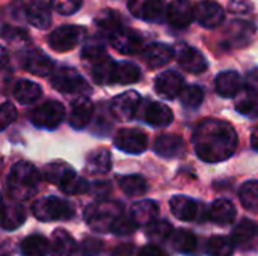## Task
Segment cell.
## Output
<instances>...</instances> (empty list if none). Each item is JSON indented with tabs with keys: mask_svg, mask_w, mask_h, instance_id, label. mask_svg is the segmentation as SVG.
Returning <instances> with one entry per match:
<instances>
[{
	"mask_svg": "<svg viewBox=\"0 0 258 256\" xmlns=\"http://www.w3.org/2000/svg\"><path fill=\"white\" fill-rule=\"evenodd\" d=\"M192 143L197 155L206 163L228 160L237 148L239 139L233 125L221 119H204L195 128Z\"/></svg>",
	"mask_w": 258,
	"mask_h": 256,
	"instance_id": "obj_1",
	"label": "cell"
},
{
	"mask_svg": "<svg viewBox=\"0 0 258 256\" xmlns=\"http://www.w3.org/2000/svg\"><path fill=\"white\" fill-rule=\"evenodd\" d=\"M41 175L36 167L27 161H18L12 166L6 178V189L12 199L27 201L36 195Z\"/></svg>",
	"mask_w": 258,
	"mask_h": 256,
	"instance_id": "obj_2",
	"label": "cell"
},
{
	"mask_svg": "<svg viewBox=\"0 0 258 256\" xmlns=\"http://www.w3.org/2000/svg\"><path fill=\"white\" fill-rule=\"evenodd\" d=\"M44 178L60 187L67 195H83L89 192V184L86 180L80 178L76 170L63 163V161H54L44 167Z\"/></svg>",
	"mask_w": 258,
	"mask_h": 256,
	"instance_id": "obj_3",
	"label": "cell"
},
{
	"mask_svg": "<svg viewBox=\"0 0 258 256\" xmlns=\"http://www.w3.org/2000/svg\"><path fill=\"white\" fill-rule=\"evenodd\" d=\"M122 216V205L113 201L92 204L85 211V220L97 232H109L118 217Z\"/></svg>",
	"mask_w": 258,
	"mask_h": 256,
	"instance_id": "obj_4",
	"label": "cell"
},
{
	"mask_svg": "<svg viewBox=\"0 0 258 256\" xmlns=\"http://www.w3.org/2000/svg\"><path fill=\"white\" fill-rule=\"evenodd\" d=\"M33 216L41 222H56V220H70L74 217V205L65 199L48 196L41 198L32 205Z\"/></svg>",
	"mask_w": 258,
	"mask_h": 256,
	"instance_id": "obj_5",
	"label": "cell"
},
{
	"mask_svg": "<svg viewBox=\"0 0 258 256\" xmlns=\"http://www.w3.org/2000/svg\"><path fill=\"white\" fill-rule=\"evenodd\" d=\"M63 119H65V107L62 103L56 100L45 101L44 104L38 106L30 112V122L35 127L44 130L57 128Z\"/></svg>",
	"mask_w": 258,
	"mask_h": 256,
	"instance_id": "obj_6",
	"label": "cell"
},
{
	"mask_svg": "<svg viewBox=\"0 0 258 256\" xmlns=\"http://www.w3.org/2000/svg\"><path fill=\"white\" fill-rule=\"evenodd\" d=\"M86 35L85 29L80 26H60L57 29H54L50 35H48V45L51 50L57 51V53H65L73 50Z\"/></svg>",
	"mask_w": 258,
	"mask_h": 256,
	"instance_id": "obj_7",
	"label": "cell"
},
{
	"mask_svg": "<svg viewBox=\"0 0 258 256\" xmlns=\"http://www.w3.org/2000/svg\"><path fill=\"white\" fill-rule=\"evenodd\" d=\"M51 86L62 94H85L89 92L86 80L73 68H60L51 77Z\"/></svg>",
	"mask_w": 258,
	"mask_h": 256,
	"instance_id": "obj_8",
	"label": "cell"
},
{
	"mask_svg": "<svg viewBox=\"0 0 258 256\" xmlns=\"http://www.w3.org/2000/svg\"><path fill=\"white\" fill-rule=\"evenodd\" d=\"M115 146L127 154H142L148 148V137L139 128H122L113 139Z\"/></svg>",
	"mask_w": 258,
	"mask_h": 256,
	"instance_id": "obj_9",
	"label": "cell"
},
{
	"mask_svg": "<svg viewBox=\"0 0 258 256\" xmlns=\"http://www.w3.org/2000/svg\"><path fill=\"white\" fill-rule=\"evenodd\" d=\"M174 56L178 65L190 74H201L209 68L204 54L195 47H190L187 44H178L174 50Z\"/></svg>",
	"mask_w": 258,
	"mask_h": 256,
	"instance_id": "obj_10",
	"label": "cell"
},
{
	"mask_svg": "<svg viewBox=\"0 0 258 256\" xmlns=\"http://www.w3.org/2000/svg\"><path fill=\"white\" fill-rule=\"evenodd\" d=\"M128 11L144 21L160 23L166 17L165 0H128Z\"/></svg>",
	"mask_w": 258,
	"mask_h": 256,
	"instance_id": "obj_11",
	"label": "cell"
},
{
	"mask_svg": "<svg viewBox=\"0 0 258 256\" xmlns=\"http://www.w3.org/2000/svg\"><path fill=\"white\" fill-rule=\"evenodd\" d=\"M194 15L197 21L206 29H215L221 26L225 20L224 8L215 0H201L194 8Z\"/></svg>",
	"mask_w": 258,
	"mask_h": 256,
	"instance_id": "obj_12",
	"label": "cell"
},
{
	"mask_svg": "<svg viewBox=\"0 0 258 256\" xmlns=\"http://www.w3.org/2000/svg\"><path fill=\"white\" fill-rule=\"evenodd\" d=\"M109 39H110L112 47L122 54L138 53L144 45V39H142L141 33H138L136 30L127 29V27L116 29L113 33L109 35Z\"/></svg>",
	"mask_w": 258,
	"mask_h": 256,
	"instance_id": "obj_13",
	"label": "cell"
},
{
	"mask_svg": "<svg viewBox=\"0 0 258 256\" xmlns=\"http://www.w3.org/2000/svg\"><path fill=\"white\" fill-rule=\"evenodd\" d=\"M139 104H141V95L136 91H127L116 95L112 100L110 112L119 121H130L136 115Z\"/></svg>",
	"mask_w": 258,
	"mask_h": 256,
	"instance_id": "obj_14",
	"label": "cell"
},
{
	"mask_svg": "<svg viewBox=\"0 0 258 256\" xmlns=\"http://www.w3.org/2000/svg\"><path fill=\"white\" fill-rule=\"evenodd\" d=\"M183 86H184V78L177 71H165L159 74L154 81L156 94L165 100H174L175 97H178Z\"/></svg>",
	"mask_w": 258,
	"mask_h": 256,
	"instance_id": "obj_15",
	"label": "cell"
},
{
	"mask_svg": "<svg viewBox=\"0 0 258 256\" xmlns=\"http://www.w3.org/2000/svg\"><path fill=\"white\" fill-rule=\"evenodd\" d=\"M153 149L157 155H160L163 158H177L184 154L186 145H184V140L181 136L166 133V134H160L154 140Z\"/></svg>",
	"mask_w": 258,
	"mask_h": 256,
	"instance_id": "obj_16",
	"label": "cell"
},
{
	"mask_svg": "<svg viewBox=\"0 0 258 256\" xmlns=\"http://www.w3.org/2000/svg\"><path fill=\"white\" fill-rule=\"evenodd\" d=\"M166 18L174 27L184 29L195 18L194 5L190 3V0H172L166 8Z\"/></svg>",
	"mask_w": 258,
	"mask_h": 256,
	"instance_id": "obj_17",
	"label": "cell"
},
{
	"mask_svg": "<svg viewBox=\"0 0 258 256\" xmlns=\"http://www.w3.org/2000/svg\"><path fill=\"white\" fill-rule=\"evenodd\" d=\"M236 247L240 249H254L258 246V225L254 220L243 219L236 225L231 237Z\"/></svg>",
	"mask_w": 258,
	"mask_h": 256,
	"instance_id": "obj_18",
	"label": "cell"
},
{
	"mask_svg": "<svg viewBox=\"0 0 258 256\" xmlns=\"http://www.w3.org/2000/svg\"><path fill=\"white\" fill-rule=\"evenodd\" d=\"M23 66H24V69H27L29 72H32L35 75L45 77V75L51 74V71L54 68V63L39 48H32V50L24 53Z\"/></svg>",
	"mask_w": 258,
	"mask_h": 256,
	"instance_id": "obj_19",
	"label": "cell"
},
{
	"mask_svg": "<svg viewBox=\"0 0 258 256\" xmlns=\"http://www.w3.org/2000/svg\"><path fill=\"white\" fill-rule=\"evenodd\" d=\"M215 89L216 94L224 98L237 97L243 89V80L239 72L236 71H224L218 74L215 78Z\"/></svg>",
	"mask_w": 258,
	"mask_h": 256,
	"instance_id": "obj_20",
	"label": "cell"
},
{
	"mask_svg": "<svg viewBox=\"0 0 258 256\" xmlns=\"http://www.w3.org/2000/svg\"><path fill=\"white\" fill-rule=\"evenodd\" d=\"M172 57H174V48L169 47L168 44H162V42H154V44L145 47V50L142 53V59L145 60L147 66L151 69L165 66L166 63L171 62Z\"/></svg>",
	"mask_w": 258,
	"mask_h": 256,
	"instance_id": "obj_21",
	"label": "cell"
},
{
	"mask_svg": "<svg viewBox=\"0 0 258 256\" xmlns=\"http://www.w3.org/2000/svg\"><path fill=\"white\" fill-rule=\"evenodd\" d=\"M91 65V75L98 84H112V75L115 69V60L106 53L88 60Z\"/></svg>",
	"mask_w": 258,
	"mask_h": 256,
	"instance_id": "obj_22",
	"label": "cell"
},
{
	"mask_svg": "<svg viewBox=\"0 0 258 256\" xmlns=\"http://www.w3.org/2000/svg\"><path fill=\"white\" fill-rule=\"evenodd\" d=\"M94 115V104L89 98L80 97L71 104V113H70V124L76 130L85 128Z\"/></svg>",
	"mask_w": 258,
	"mask_h": 256,
	"instance_id": "obj_23",
	"label": "cell"
},
{
	"mask_svg": "<svg viewBox=\"0 0 258 256\" xmlns=\"http://www.w3.org/2000/svg\"><path fill=\"white\" fill-rule=\"evenodd\" d=\"M26 20L36 29H47L51 24V8L42 0H33L27 5Z\"/></svg>",
	"mask_w": 258,
	"mask_h": 256,
	"instance_id": "obj_24",
	"label": "cell"
},
{
	"mask_svg": "<svg viewBox=\"0 0 258 256\" xmlns=\"http://www.w3.org/2000/svg\"><path fill=\"white\" fill-rule=\"evenodd\" d=\"M171 213L181 222H192L197 219L198 214V204L183 195H177L169 201Z\"/></svg>",
	"mask_w": 258,
	"mask_h": 256,
	"instance_id": "obj_25",
	"label": "cell"
},
{
	"mask_svg": "<svg viewBox=\"0 0 258 256\" xmlns=\"http://www.w3.org/2000/svg\"><path fill=\"white\" fill-rule=\"evenodd\" d=\"M157 214L159 205L154 201H139L133 204L130 210V219L136 223V226H148L157 219Z\"/></svg>",
	"mask_w": 258,
	"mask_h": 256,
	"instance_id": "obj_26",
	"label": "cell"
},
{
	"mask_svg": "<svg viewBox=\"0 0 258 256\" xmlns=\"http://www.w3.org/2000/svg\"><path fill=\"white\" fill-rule=\"evenodd\" d=\"M77 252V244L70 232L65 229H56L50 243L51 256H74Z\"/></svg>",
	"mask_w": 258,
	"mask_h": 256,
	"instance_id": "obj_27",
	"label": "cell"
},
{
	"mask_svg": "<svg viewBox=\"0 0 258 256\" xmlns=\"http://www.w3.org/2000/svg\"><path fill=\"white\" fill-rule=\"evenodd\" d=\"M255 33V27L252 23H246V21H231L228 29H227V35L228 39L231 41L233 47H243L248 42H251L252 36Z\"/></svg>",
	"mask_w": 258,
	"mask_h": 256,
	"instance_id": "obj_28",
	"label": "cell"
},
{
	"mask_svg": "<svg viewBox=\"0 0 258 256\" xmlns=\"http://www.w3.org/2000/svg\"><path fill=\"white\" fill-rule=\"evenodd\" d=\"M12 92H14V98L20 104H33L42 95L41 86L35 81H30V80H18L14 84Z\"/></svg>",
	"mask_w": 258,
	"mask_h": 256,
	"instance_id": "obj_29",
	"label": "cell"
},
{
	"mask_svg": "<svg viewBox=\"0 0 258 256\" xmlns=\"http://www.w3.org/2000/svg\"><path fill=\"white\" fill-rule=\"evenodd\" d=\"M209 217L218 225H231L236 219V207L228 199H218L212 204Z\"/></svg>",
	"mask_w": 258,
	"mask_h": 256,
	"instance_id": "obj_30",
	"label": "cell"
},
{
	"mask_svg": "<svg viewBox=\"0 0 258 256\" xmlns=\"http://www.w3.org/2000/svg\"><path fill=\"white\" fill-rule=\"evenodd\" d=\"M145 121L153 127H168L174 121V113L162 103H151L145 110Z\"/></svg>",
	"mask_w": 258,
	"mask_h": 256,
	"instance_id": "obj_31",
	"label": "cell"
},
{
	"mask_svg": "<svg viewBox=\"0 0 258 256\" xmlns=\"http://www.w3.org/2000/svg\"><path fill=\"white\" fill-rule=\"evenodd\" d=\"M141 78V69L133 62H119L115 63L113 75H112V84H133L139 81Z\"/></svg>",
	"mask_w": 258,
	"mask_h": 256,
	"instance_id": "obj_32",
	"label": "cell"
},
{
	"mask_svg": "<svg viewBox=\"0 0 258 256\" xmlns=\"http://www.w3.org/2000/svg\"><path fill=\"white\" fill-rule=\"evenodd\" d=\"M112 167L110 152L107 149L92 151L86 158V170L91 175H103L107 174Z\"/></svg>",
	"mask_w": 258,
	"mask_h": 256,
	"instance_id": "obj_33",
	"label": "cell"
},
{
	"mask_svg": "<svg viewBox=\"0 0 258 256\" xmlns=\"http://www.w3.org/2000/svg\"><path fill=\"white\" fill-rule=\"evenodd\" d=\"M26 220V211L20 204H11L5 205L3 213L0 216V225L6 231H15L18 229Z\"/></svg>",
	"mask_w": 258,
	"mask_h": 256,
	"instance_id": "obj_34",
	"label": "cell"
},
{
	"mask_svg": "<svg viewBox=\"0 0 258 256\" xmlns=\"http://www.w3.org/2000/svg\"><path fill=\"white\" fill-rule=\"evenodd\" d=\"M121 190L132 198L142 196L148 192V183L141 175H125L118 180Z\"/></svg>",
	"mask_w": 258,
	"mask_h": 256,
	"instance_id": "obj_35",
	"label": "cell"
},
{
	"mask_svg": "<svg viewBox=\"0 0 258 256\" xmlns=\"http://www.w3.org/2000/svg\"><path fill=\"white\" fill-rule=\"evenodd\" d=\"M171 241H172V246L175 247V250H178L181 253H192L198 244L195 234L192 231H187V229L172 231Z\"/></svg>",
	"mask_w": 258,
	"mask_h": 256,
	"instance_id": "obj_36",
	"label": "cell"
},
{
	"mask_svg": "<svg viewBox=\"0 0 258 256\" xmlns=\"http://www.w3.org/2000/svg\"><path fill=\"white\" fill-rule=\"evenodd\" d=\"M48 250V241L42 235H30L21 243L23 256H47Z\"/></svg>",
	"mask_w": 258,
	"mask_h": 256,
	"instance_id": "obj_37",
	"label": "cell"
},
{
	"mask_svg": "<svg viewBox=\"0 0 258 256\" xmlns=\"http://www.w3.org/2000/svg\"><path fill=\"white\" fill-rule=\"evenodd\" d=\"M234 243L231 238L224 235H215L207 241V253L209 256H233L234 255Z\"/></svg>",
	"mask_w": 258,
	"mask_h": 256,
	"instance_id": "obj_38",
	"label": "cell"
},
{
	"mask_svg": "<svg viewBox=\"0 0 258 256\" xmlns=\"http://www.w3.org/2000/svg\"><path fill=\"white\" fill-rule=\"evenodd\" d=\"M239 199L245 210L258 213V181H248L239 190Z\"/></svg>",
	"mask_w": 258,
	"mask_h": 256,
	"instance_id": "obj_39",
	"label": "cell"
},
{
	"mask_svg": "<svg viewBox=\"0 0 258 256\" xmlns=\"http://www.w3.org/2000/svg\"><path fill=\"white\" fill-rule=\"evenodd\" d=\"M178 97H180V101L184 107L197 109L204 101V91L198 84H189V86H183Z\"/></svg>",
	"mask_w": 258,
	"mask_h": 256,
	"instance_id": "obj_40",
	"label": "cell"
},
{
	"mask_svg": "<svg viewBox=\"0 0 258 256\" xmlns=\"http://www.w3.org/2000/svg\"><path fill=\"white\" fill-rule=\"evenodd\" d=\"M172 226L168 220H154L147 226V235L154 243H162L168 240L172 234Z\"/></svg>",
	"mask_w": 258,
	"mask_h": 256,
	"instance_id": "obj_41",
	"label": "cell"
},
{
	"mask_svg": "<svg viewBox=\"0 0 258 256\" xmlns=\"http://www.w3.org/2000/svg\"><path fill=\"white\" fill-rule=\"evenodd\" d=\"M236 109L242 113V115H248V116H254L258 118V97L255 91L248 89L246 94L237 100L236 103Z\"/></svg>",
	"mask_w": 258,
	"mask_h": 256,
	"instance_id": "obj_42",
	"label": "cell"
},
{
	"mask_svg": "<svg viewBox=\"0 0 258 256\" xmlns=\"http://www.w3.org/2000/svg\"><path fill=\"white\" fill-rule=\"evenodd\" d=\"M97 24H98L100 29H103L107 35H110V33H113L116 29L122 27L118 14H116L115 11H110V9H109V11H103V12L98 15Z\"/></svg>",
	"mask_w": 258,
	"mask_h": 256,
	"instance_id": "obj_43",
	"label": "cell"
},
{
	"mask_svg": "<svg viewBox=\"0 0 258 256\" xmlns=\"http://www.w3.org/2000/svg\"><path fill=\"white\" fill-rule=\"evenodd\" d=\"M83 0H50L51 9L60 15H73L82 8Z\"/></svg>",
	"mask_w": 258,
	"mask_h": 256,
	"instance_id": "obj_44",
	"label": "cell"
},
{
	"mask_svg": "<svg viewBox=\"0 0 258 256\" xmlns=\"http://www.w3.org/2000/svg\"><path fill=\"white\" fill-rule=\"evenodd\" d=\"M17 116H18V112L12 103L0 104V131L6 130L12 122H15Z\"/></svg>",
	"mask_w": 258,
	"mask_h": 256,
	"instance_id": "obj_45",
	"label": "cell"
},
{
	"mask_svg": "<svg viewBox=\"0 0 258 256\" xmlns=\"http://www.w3.org/2000/svg\"><path fill=\"white\" fill-rule=\"evenodd\" d=\"M136 223L130 219V217H118L116 220H115V223H113V226H112V229H110V232H113V234H116V235H130V234H133L135 231H136Z\"/></svg>",
	"mask_w": 258,
	"mask_h": 256,
	"instance_id": "obj_46",
	"label": "cell"
},
{
	"mask_svg": "<svg viewBox=\"0 0 258 256\" xmlns=\"http://www.w3.org/2000/svg\"><path fill=\"white\" fill-rule=\"evenodd\" d=\"M103 249V243L94 237H88L82 241V246H80V252L82 256H97L100 255Z\"/></svg>",
	"mask_w": 258,
	"mask_h": 256,
	"instance_id": "obj_47",
	"label": "cell"
},
{
	"mask_svg": "<svg viewBox=\"0 0 258 256\" xmlns=\"http://www.w3.org/2000/svg\"><path fill=\"white\" fill-rule=\"evenodd\" d=\"M254 9V5L251 0H230L228 11L236 15H245L249 14Z\"/></svg>",
	"mask_w": 258,
	"mask_h": 256,
	"instance_id": "obj_48",
	"label": "cell"
},
{
	"mask_svg": "<svg viewBox=\"0 0 258 256\" xmlns=\"http://www.w3.org/2000/svg\"><path fill=\"white\" fill-rule=\"evenodd\" d=\"M0 35L5 38V39H20V38H23V36H26L27 33L24 32V30H21V29H18V27H11V26H3L2 29H0Z\"/></svg>",
	"mask_w": 258,
	"mask_h": 256,
	"instance_id": "obj_49",
	"label": "cell"
},
{
	"mask_svg": "<svg viewBox=\"0 0 258 256\" xmlns=\"http://www.w3.org/2000/svg\"><path fill=\"white\" fill-rule=\"evenodd\" d=\"M138 256H166V253L157 244H147L139 250Z\"/></svg>",
	"mask_w": 258,
	"mask_h": 256,
	"instance_id": "obj_50",
	"label": "cell"
},
{
	"mask_svg": "<svg viewBox=\"0 0 258 256\" xmlns=\"http://www.w3.org/2000/svg\"><path fill=\"white\" fill-rule=\"evenodd\" d=\"M133 250H135V246L127 243V244H121V246L115 247L110 256H133Z\"/></svg>",
	"mask_w": 258,
	"mask_h": 256,
	"instance_id": "obj_51",
	"label": "cell"
},
{
	"mask_svg": "<svg viewBox=\"0 0 258 256\" xmlns=\"http://www.w3.org/2000/svg\"><path fill=\"white\" fill-rule=\"evenodd\" d=\"M8 60H9V54H8V51L0 45V69L6 66Z\"/></svg>",
	"mask_w": 258,
	"mask_h": 256,
	"instance_id": "obj_52",
	"label": "cell"
},
{
	"mask_svg": "<svg viewBox=\"0 0 258 256\" xmlns=\"http://www.w3.org/2000/svg\"><path fill=\"white\" fill-rule=\"evenodd\" d=\"M251 145H252V148L258 151V125L252 130V133H251Z\"/></svg>",
	"mask_w": 258,
	"mask_h": 256,
	"instance_id": "obj_53",
	"label": "cell"
},
{
	"mask_svg": "<svg viewBox=\"0 0 258 256\" xmlns=\"http://www.w3.org/2000/svg\"><path fill=\"white\" fill-rule=\"evenodd\" d=\"M3 208H5V202H3V196L0 195V216L3 213Z\"/></svg>",
	"mask_w": 258,
	"mask_h": 256,
	"instance_id": "obj_54",
	"label": "cell"
}]
</instances>
